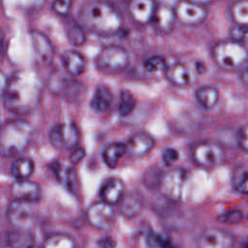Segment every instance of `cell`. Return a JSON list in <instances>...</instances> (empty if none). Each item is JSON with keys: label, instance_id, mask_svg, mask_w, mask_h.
<instances>
[{"label": "cell", "instance_id": "1", "mask_svg": "<svg viewBox=\"0 0 248 248\" xmlns=\"http://www.w3.org/2000/svg\"><path fill=\"white\" fill-rule=\"evenodd\" d=\"M42 90L43 79L35 70H16L2 88L3 104L14 114H28L39 105Z\"/></svg>", "mask_w": 248, "mask_h": 248}, {"label": "cell", "instance_id": "2", "mask_svg": "<svg viewBox=\"0 0 248 248\" xmlns=\"http://www.w3.org/2000/svg\"><path fill=\"white\" fill-rule=\"evenodd\" d=\"M78 18L84 29L99 36L114 35L119 32L123 24L119 11L103 1L83 3L78 12Z\"/></svg>", "mask_w": 248, "mask_h": 248}, {"label": "cell", "instance_id": "3", "mask_svg": "<svg viewBox=\"0 0 248 248\" xmlns=\"http://www.w3.org/2000/svg\"><path fill=\"white\" fill-rule=\"evenodd\" d=\"M34 135L32 125L25 119L13 118L2 124L0 132V152L3 157H13L23 151Z\"/></svg>", "mask_w": 248, "mask_h": 248}, {"label": "cell", "instance_id": "4", "mask_svg": "<svg viewBox=\"0 0 248 248\" xmlns=\"http://www.w3.org/2000/svg\"><path fill=\"white\" fill-rule=\"evenodd\" d=\"M212 57L215 63L223 70L236 71L248 61V49L244 45L232 40L217 42L212 47Z\"/></svg>", "mask_w": 248, "mask_h": 248}, {"label": "cell", "instance_id": "5", "mask_svg": "<svg viewBox=\"0 0 248 248\" xmlns=\"http://www.w3.org/2000/svg\"><path fill=\"white\" fill-rule=\"evenodd\" d=\"M130 62L128 50L119 45H108L103 46L96 55L97 69L105 74H116L123 71Z\"/></svg>", "mask_w": 248, "mask_h": 248}, {"label": "cell", "instance_id": "6", "mask_svg": "<svg viewBox=\"0 0 248 248\" xmlns=\"http://www.w3.org/2000/svg\"><path fill=\"white\" fill-rule=\"evenodd\" d=\"M46 84L50 92L58 96H63L69 100L77 98L80 94L81 84L66 71H53L49 75Z\"/></svg>", "mask_w": 248, "mask_h": 248}, {"label": "cell", "instance_id": "7", "mask_svg": "<svg viewBox=\"0 0 248 248\" xmlns=\"http://www.w3.org/2000/svg\"><path fill=\"white\" fill-rule=\"evenodd\" d=\"M32 202L14 200L8 206L7 217L16 230L30 231L36 221Z\"/></svg>", "mask_w": 248, "mask_h": 248}, {"label": "cell", "instance_id": "8", "mask_svg": "<svg viewBox=\"0 0 248 248\" xmlns=\"http://www.w3.org/2000/svg\"><path fill=\"white\" fill-rule=\"evenodd\" d=\"M187 180V172L183 169H173L161 177L159 190L167 199L178 202L183 197L184 186Z\"/></svg>", "mask_w": 248, "mask_h": 248}, {"label": "cell", "instance_id": "9", "mask_svg": "<svg viewBox=\"0 0 248 248\" xmlns=\"http://www.w3.org/2000/svg\"><path fill=\"white\" fill-rule=\"evenodd\" d=\"M48 140L57 149H69L78 144L79 132L74 123H57L50 129Z\"/></svg>", "mask_w": 248, "mask_h": 248}, {"label": "cell", "instance_id": "10", "mask_svg": "<svg viewBox=\"0 0 248 248\" xmlns=\"http://www.w3.org/2000/svg\"><path fill=\"white\" fill-rule=\"evenodd\" d=\"M194 162L203 168H214L224 159L222 147L212 141H202L195 145L192 152Z\"/></svg>", "mask_w": 248, "mask_h": 248}, {"label": "cell", "instance_id": "11", "mask_svg": "<svg viewBox=\"0 0 248 248\" xmlns=\"http://www.w3.org/2000/svg\"><path fill=\"white\" fill-rule=\"evenodd\" d=\"M174 12L176 19L185 25H198L207 16L206 8L194 0L177 2L174 7Z\"/></svg>", "mask_w": 248, "mask_h": 248}, {"label": "cell", "instance_id": "12", "mask_svg": "<svg viewBox=\"0 0 248 248\" xmlns=\"http://www.w3.org/2000/svg\"><path fill=\"white\" fill-rule=\"evenodd\" d=\"M86 218L94 228L99 230H108L114 223L115 212L111 204L102 201L92 203L87 208Z\"/></svg>", "mask_w": 248, "mask_h": 248}, {"label": "cell", "instance_id": "13", "mask_svg": "<svg viewBox=\"0 0 248 248\" xmlns=\"http://www.w3.org/2000/svg\"><path fill=\"white\" fill-rule=\"evenodd\" d=\"M233 236L221 229H208L202 232L197 240L198 248H232Z\"/></svg>", "mask_w": 248, "mask_h": 248}, {"label": "cell", "instance_id": "14", "mask_svg": "<svg viewBox=\"0 0 248 248\" xmlns=\"http://www.w3.org/2000/svg\"><path fill=\"white\" fill-rule=\"evenodd\" d=\"M29 34L36 61L42 65L50 64L54 56V48L48 37L39 30H31Z\"/></svg>", "mask_w": 248, "mask_h": 248}, {"label": "cell", "instance_id": "15", "mask_svg": "<svg viewBox=\"0 0 248 248\" xmlns=\"http://www.w3.org/2000/svg\"><path fill=\"white\" fill-rule=\"evenodd\" d=\"M10 193L15 200L28 202H38L42 197L41 186L30 179L15 181L10 187Z\"/></svg>", "mask_w": 248, "mask_h": 248}, {"label": "cell", "instance_id": "16", "mask_svg": "<svg viewBox=\"0 0 248 248\" xmlns=\"http://www.w3.org/2000/svg\"><path fill=\"white\" fill-rule=\"evenodd\" d=\"M167 79L176 86L191 85L196 81V71L183 62H174L165 71Z\"/></svg>", "mask_w": 248, "mask_h": 248}, {"label": "cell", "instance_id": "17", "mask_svg": "<svg viewBox=\"0 0 248 248\" xmlns=\"http://www.w3.org/2000/svg\"><path fill=\"white\" fill-rule=\"evenodd\" d=\"M157 3L152 0H132L128 11L133 20L139 24L151 23Z\"/></svg>", "mask_w": 248, "mask_h": 248}, {"label": "cell", "instance_id": "18", "mask_svg": "<svg viewBox=\"0 0 248 248\" xmlns=\"http://www.w3.org/2000/svg\"><path fill=\"white\" fill-rule=\"evenodd\" d=\"M155 145V140L146 132H136L127 143V152L133 157H142L149 153Z\"/></svg>", "mask_w": 248, "mask_h": 248}, {"label": "cell", "instance_id": "19", "mask_svg": "<svg viewBox=\"0 0 248 248\" xmlns=\"http://www.w3.org/2000/svg\"><path fill=\"white\" fill-rule=\"evenodd\" d=\"M176 20L174 8L166 4L157 3L156 10L151 21L155 30L161 33H168L172 30Z\"/></svg>", "mask_w": 248, "mask_h": 248}, {"label": "cell", "instance_id": "20", "mask_svg": "<svg viewBox=\"0 0 248 248\" xmlns=\"http://www.w3.org/2000/svg\"><path fill=\"white\" fill-rule=\"evenodd\" d=\"M124 190L125 185L120 178L109 177L102 184L99 195L103 202L112 205L122 201L124 197Z\"/></svg>", "mask_w": 248, "mask_h": 248}, {"label": "cell", "instance_id": "21", "mask_svg": "<svg viewBox=\"0 0 248 248\" xmlns=\"http://www.w3.org/2000/svg\"><path fill=\"white\" fill-rule=\"evenodd\" d=\"M61 61L64 70L73 77L82 74L86 67L85 57L76 49H66L61 54Z\"/></svg>", "mask_w": 248, "mask_h": 248}, {"label": "cell", "instance_id": "22", "mask_svg": "<svg viewBox=\"0 0 248 248\" xmlns=\"http://www.w3.org/2000/svg\"><path fill=\"white\" fill-rule=\"evenodd\" d=\"M144 200L141 193L136 190L130 191L122 199L120 211L125 217L133 218L141 212Z\"/></svg>", "mask_w": 248, "mask_h": 248}, {"label": "cell", "instance_id": "23", "mask_svg": "<svg viewBox=\"0 0 248 248\" xmlns=\"http://www.w3.org/2000/svg\"><path fill=\"white\" fill-rule=\"evenodd\" d=\"M53 172L55 173L59 182L63 184L69 192L75 195L78 192V179L75 169L61 166L60 164L55 162Z\"/></svg>", "mask_w": 248, "mask_h": 248}, {"label": "cell", "instance_id": "24", "mask_svg": "<svg viewBox=\"0 0 248 248\" xmlns=\"http://www.w3.org/2000/svg\"><path fill=\"white\" fill-rule=\"evenodd\" d=\"M112 99L113 97L109 87L105 84H99L95 88L90 105L95 111L103 112L109 108L112 103Z\"/></svg>", "mask_w": 248, "mask_h": 248}, {"label": "cell", "instance_id": "25", "mask_svg": "<svg viewBox=\"0 0 248 248\" xmlns=\"http://www.w3.org/2000/svg\"><path fill=\"white\" fill-rule=\"evenodd\" d=\"M6 244L9 248H35L36 242L29 231L15 229V231L8 232Z\"/></svg>", "mask_w": 248, "mask_h": 248}, {"label": "cell", "instance_id": "26", "mask_svg": "<svg viewBox=\"0 0 248 248\" xmlns=\"http://www.w3.org/2000/svg\"><path fill=\"white\" fill-rule=\"evenodd\" d=\"M127 152V146L123 142L115 141L108 144L102 153V159L106 166L110 169L117 167L119 160Z\"/></svg>", "mask_w": 248, "mask_h": 248}, {"label": "cell", "instance_id": "27", "mask_svg": "<svg viewBox=\"0 0 248 248\" xmlns=\"http://www.w3.org/2000/svg\"><path fill=\"white\" fill-rule=\"evenodd\" d=\"M219 91L216 87L211 85H204L197 89L196 98L199 104L206 109L213 108L219 101Z\"/></svg>", "mask_w": 248, "mask_h": 248}, {"label": "cell", "instance_id": "28", "mask_svg": "<svg viewBox=\"0 0 248 248\" xmlns=\"http://www.w3.org/2000/svg\"><path fill=\"white\" fill-rule=\"evenodd\" d=\"M35 165L34 162L25 157L16 159L11 166V172L17 180L28 179L34 172Z\"/></svg>", "mask_w": 248, "mask_h": 248}, {"label": "cell", "instance_id": "29", "mask_svg": "<svg viewBox=\"0 0 248 248\" xmlns=\"http://www.w3.org/2000/svg\"><path fill=\"white\" fill-rule=\"evenodd\" d=\"M64 30L69 43L73 46H80L85 42L86 37L84 33V28L80 25L78 21H66L64 24Z\"/></svg>", "mask_w": 248, "mask_h": 248}, {"label": "cell", "instance_id": "30", "mask_svg": "<svg viewBox=\"0 0 248 248\" xmlns=\"http://www.w3.org/2000/svg\"><path fill=\"white\" fill-rule=\"evenodd\" d=\"M234 189L243 195H248V163L239 165L232 173Z\"/></svg>", "mask_w": 248, "mask_h": 248}, {"label": "cell", "instance_id": "31", "mask_svg": "<svg viewBox=\"0 0 248 248\" xmlns=\"http://www.w3.org/2000/svg\"><path fill=\"white\" fill-rule=\"evenodd\" d=\"M43 248H77V244L68 234L53 233L46 238Z\"/></svg>", "mask_w": 248, "mask_h": 248}, {"label": "cell", "instance_id": "32", "mask_svg": "<svg viewBox=\"0 0 248 248\" xmlns=\"http://www.w3.org/2000/svg\"><path fill=\"white\" fill-rule=\"evenodd\" d=\"M230 13L235 24L248 26V1L234 2L231 6Z\"/></svg>", "mask_w": 248, "mask_h": 248}, {"label": "cell", "instance_id": "33", "mask_svg": "<svg viewBox=\"0 0 248 248\" xmlns=\"http://www.w3.org/2000/svg\"><path fill=\"white\" fill-rule=\"evenodd\" d=\"M136 99L131 91L124 89L120 92L117 112L121 116H128L135 108Z\"/></svg>", "mask_w": 248, "mask_h": 248}, {"label": "cell", "instance_id": "34", "mask_svg": "<svg viewBox=\"0 0 248 248\" xmlns=\"http://www.w3.org/2000/svg\"><path fill=\"white\" fill-rule=\"evenodd\" d=\"M145 71L151 74L165 72L167 69V61L162 55H151L143 63Z\"/></svg>", "mask_w": 248, "mask_h": 248}, {"label": "cell", "instance_id": "35", "mask_svg": "<svg viewBox=\"0 0 248 248\" xmlns=\"http://www.w3.org/2000/svg\"><path fill=\"white\" fill-rule=\"evenodd\" d=\"M146 243L150 248H172L170 240L162 233L150 232L146 236Z\"/></svg>", "mask_w": 248, "mask_h": 248}, {"label": "cell", "instance_id": "36", "mask_svg": "<svg viewBox=\"0 0 248 248\" xmlns=\"http://www.w3.org/2000/svg\"><path fill=\"white\" fill-rule=\"evenodd\" d=\"M230 37L231 40L239 43V44H247L248 43V26L235 24L230 29Z\"/></svg>", "mask_w": 248, "mask_h": 248}, {"label": "cell", "instance_id": "37", "mask_svg": "<svg viewBox=\"0 0 248 248\" xmlns=\"http://www.w3.org/2000/svg\"><path fill=\"white\" fill-rule=\"evenodd\" d=\"M243 219V213L238 209H233L221 214L218 217L219 222L225 224H238Z\"/></svg>", "mask_w": 248, "mask_h": 248}, {"label": "cell", "instance_id": "38", "mask_svg": "<svg viewBox=\"0 0 248 248\" xmlns=\"http://www.w3.org/2000/svg\"><path fill=\"white\" fill-rule=\"evenodd\" d=\"M179 159V153L175 148L168 147L162 153V161L166 167H170Z\"/></svg>", "mask_w": 248, "mask_h": 248}, {"label": "cell", "instance_id": "39", "mask_svg": "<svg viewBox=\"0 0 248 248\" xmlns=\"http://www.w3.org/2000/svg\"><path fill=\"white\" fill-rule=\"evenodd\" d=\"M236 139L240 148L248 152V124H244L238 129Z\"/></svg>", "mask_w": 248, "mask_h": 248}, {"label": "cell", "instance_id": "40", "mask_svg": "<svg viewBox=\"0 0 248 248\" xmlns=\"http://www.w3.org/2000/svg\"><path fill=\"white\" fill-rule=\"evenodd\" d=\"M71 5H72L71 1L57 0L52 3V10L60 16H67L69 14Z\"/></svg>", "mask_w": 248, "mask_h": 248}, {"label": "cell", "instance_id": "41", "mask_svg": "<svg viewBox=\"0 0 248 248\" xmlns=\"http://www.w3.org/2000/svg\"><path fill=\"white\" fill-rule=\"evenodd\" d=\"M85 157V150L84 148L82 147H76L71 155H70V161L72 164L76 165V164H78L83 158Z\"/></svg>", "mask_w": 248, "mask_h": 248}, {"label": "cell", "instance_id": "42", "mask_svg": "<svg viewBox=\"0 0 248 248\" xmlns=\"http://www.w3.org/2000/svg\"><path fill=\"white\" fill-rule=\"evenodd\" d=\"M100 246H102V248H115V242L111 237L107 236L100 240Z\"/></svg>", "mask_w": 248, "mask_h": 248}, {"label": "cell", "instance_id": "43", "mask_svg": "<svg viewBox=\"0 0 248 248\" xmlns=\"http://www.w3.org/2000/svg\"><path fill=\"white\" fill-rule=\"evenodd\" d=\"M240 80L242 82V84L248 89V68H246L240 76Z\"/></svg>", "mask_w": 248, "mask_h": 248}]
</instances>
